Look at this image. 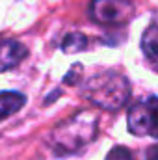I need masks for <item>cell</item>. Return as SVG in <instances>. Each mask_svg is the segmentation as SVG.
<instances>
[{
  "mask_svg": "<svg viewBox=\"0 0 158 160\" xmlns=\"http://www.w3.org/2000/svg\"><path fill=\"white\" fill-rule=\"evenodd\" d=\"M82 95L91 104L108 112H116L130 99V82L123 73L104 71L84 82Z\"/></svg>",
  "mask_w": 158,
  "mask_h": 160,
  "instance_id": "cell-1",
  "label": "cell"
},
{
  "mask_svg": "<svg viewBox=\"0 0 158 160\" xmlns=\"http://www.w3.org/2000/svg\"><path fill=\"white\" fill-rule=\"evenodd\" d=\"M97 136V116L91 112H78L60 123L50 134V145L58 155H73L91 143Z\"/></svg>",
  "mask_w": 158,
  "mask_h": 160,
  "instance_id": "cell-2",
  "label": "cell"
},
{
  "mask_svg": "<svg viewBox=\"0 0 158 160\" xmlns=\"http://www.w3.org/2000/svg\"><path fill=\"white\" fill-rule=\"evenodd\" d=\"M128 130L136 136H151L158 138V97L149 95L145 99L136 101L128 108Z\"/></svg>",
  "mask_w": 158,
  "mask_h": 160,
  "instance_id": "cell-3",
  "label": "cell"
},
{
  "mask_svg": "<svg viewBox=\"0 0 158 160\" xmlns=\"http://www.w3.org/2000/svg\"><path fill=\"white\" fill-rule=\"evenodd\" d=\"M136 9L130 0H93L89 17L99 24H125L134 17Z\"/></svg>",
  "mask_w": 158,
  "mask_h": 160,
  "instance_id": "cell-4",
  "label": "cell"
},
{
  "mask_svg": "<svg viewBox=\"0 0 158 160\" xmlns=\"http://www.w3.org/2000/svg\"><path fill=\"white\" fill-rule=\"evenodd\" d=\"M28 54V48L15 39L0 41V73L17 67Z\"/></svg>",
  "mask_w": 158,
  "mask_h": 160,
  "instance_id": "cell-5",
  "label": "cell"
},
{
  "mask_svg": "<svg viewBox=\"0 0 158 160\" xmlns=\"http://www.w3.org/2000/svg\"><path fill=\"white\" fill-rule=\"evenodd\" d=\"M141 50L149 65L158 73V24H151L141 36Z\"/></svg>",
  "mask_w": 158,
  "mask_h": 160,
  "instance_id": "cell-6",
  "label": "cell"
},
{
  "mask_svg": "<svg viewBox=\"0 0 158 160\" xmlns=\"http://www.w3.org/2000/svg\"><path fill=\"white\" fill-rule=\"evenodd\" d=\"M26 102V97L19 91H0V121L19 112Z\"/></svg>",
  "mask_w": 158,
  "mask_h": 160,
  "instance_id": "cell-7",
  "label": "cell"
},
{
  "mask_svg": "<svg viewBox=\"0 0 158 160\" xmlns=\"http://www.w3.org/2000/svg\"><path fill=\"white\" fill-rule=\"evenodd\" d=\"M84 48H87V38L80 32H71L62 41V50L67 54H75V52H80Z\"/></svg>",
  "mask_w": 158,
  "mask_h": 160,
  "instance_id": "cell-8",
  "label": "cell"
},
{
  "mask_svg": "<svg viewBox=\"0 0 158 160\" xmlns=\"http://www.w3.org/2000/svg\"><path fill=\"white\" fill-rule=\"evenodd\" d=\"M106 160H136L134 153L125 147V145H116L108 155H106Z\"/></svg>",
  "mask_w": 158,
  "mask_h": 160,
  "instance_id": "cell-9",
  "label": "cell"
},
{
  "mask_svg": "<svg viewBox=\"0 0 158 160\" xmlns=\"http://www.w3.org/2000/svg\"><path fill=\"white\" fill-rule=\"evenodd\" d=\"M145 160H158V145H151L145 151Z\"/></svg>",
  "mask_w": 158,
  "mask_h": 160,
  "instance_id": "cell-10",
  "label": "cell"
}]
</instances>
